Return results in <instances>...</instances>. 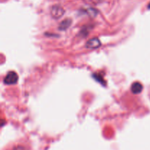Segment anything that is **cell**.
<instances>
[{"label":"cell","mask_w":150,"mask_h":150,"mask_svg":"<svg viewBox=\"0 0 150 150\" xmlns=\"http://www.w3.org/2000/svg\"><path fill=\"white\" fill-rule=\"evenodd\" d=\"M18 79V77L17 73L13 71H11L6 75L4 79V82L6 84L8 85L15 84V83H17Z\"/></svg>","instance_id":"6da1fadb"},{"label":"cell","mask_w":150,"mask_h":150,"mask_svg":"<svg viewBox=\"0 0 150 150\" xmlns=\"http://www.w3.org/2000/svg\"><path fill=\"white\" fill-rule=\"evenodd\" d=\"M143 89V86L139 82H135L132 84L131 91L133 94H139L142 92Z\"/></svg>","instance_id":"277c9868"},{"label":"cell","mask_w":150,"mask_h":150,"mask_svg":"<svg viewBox=\"0 0 150 150\" xmlns=\"http://www.w3.org/2000/svg\"><path fill=\"white\" fill-rule=\"evenodd\" d=\"M70 24H71V20L69 18L65 19V20L63 21L60 23V29H66L67 28H68L69 26H70Z\"/></svg>","instance_id":"5b68a950"},{"label":"cell","mask_w":150,"mask_h":150,"mask_svg":"<svg viewBox=\"0 0 150 150\" xmlns=\"http://www.w3.org/2000/svg\"><path fill=\"white\" fill-rule=\"evenodd\" d=\"M86 1L89 3H92V4H98L101 0H86Z\"/></svg>","instance_id":"52a82bcc"},{"label":"cell","mask_w":150,"mask_h":150,"mask_svg":"<svg viewBox=\"0 0 150 150\" xmlns=\"http://www.w3.org/2000/svg\"><path fill=\"white\" fill-rule=\"evenodd\" d=\"M100 45V41L98 38H94V39H91L90 40L88 41L86 43V47L89 48H99Z\"/></svg>","instance_id":"3957f363"},{"label":"cell","mask_w":150,"mask_h":150,"mask_svg":"<svg viewBox=\"0 0 150 150\" xmlns=\"http://www.w3.org/2000/svg\"><path fill=\"white\" fill-rule=\"evenodd\" d=\"M64 13V10L63 9L62 7H61L60 5H54L51 7V14L53 18L56 19H58L59 18H61L63 16Z\"/></svg>","instance_id":"7a4b0ae2"},{"label":"cell","mask_w":150,"mask_h":150,"mask_svg":"<svg viewBox=\"0 0 150 150\" xmlns=\"http://www.w3.org/2000/svg\"><path fill=\"white\" fill-rule=\"evenodd\" d=\"M13 150H29V149L24 146H22V145H18V146H14Z\"/></svg>","instance_id":"8992f818"},{"label":"cell","mask_w":150,"mask_h":150,"mask_svg":"<svg viewBox=\"0 0 150 150\" xmlns=\"http://www.w3.org/2000/svg\"><path fill=\"white\" fill-rule=\"evenodd\" d=\"M148 7H149V8L150 9V3H149V6H148Z\"/></svg>","instance_id":"ba28073f"}]
</instances>
